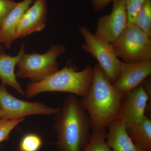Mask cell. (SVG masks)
<instances>
[{
    "instance_id": "17",
    "label": "cell",
    "mask_w": 151,
    "mask_h": 151,
    "mask_svg": "<svg viewBox=\"0 0 151 151\" xmlns=\"http://www.w3.org/2000/svg\"><path fill=\"white\" fill-rule=\"evenodd\" d=\"M135 24L151 37V0H146L135 21Z\"/></svg>"
},
{
    "instance_id": "14",
    "label": "cell",
    "mask_w": 151,
    "mask_h": 151,
    "mask_svg": "<svg viewBox=\"0 0 151 151\" xmlns=\"http://www.w3.org/2000/svg\"><path fill=\"white\" fill-rule=\"evenodd\" d=\"M106 142L113 151H141L132 142L119 119L107 127Z\"/></svg>"
},
{
    "instance_id": "2",
    "label": "cell",
    "mask_w": 151,
    "mask_h": 151,
    "mask_svg": "<svg viewBox=\"0 0 151 151\" xmlns=\"http://www.w3.org/2000/svg\"><path fill=\"white\" fill-rule=\"evenodd\" d=\"M55 146L58 151H83L91 135L92 125L88 113L75 95L66 97L55 115Z\"/></svg>"
},
{
    "instance_id": "15",
    "label": "cell",
    "mask_w": 151,
    "mask_h": 151,
    "mask_svg": "<svg viewBox=\"0 0 151 151\" xmlns=\"http://www.w3.org/2000/svg\"><path fill=\"white\" fill-rule=\"evenodd\" d=\"M126 130L132 142L141 151H151V120L147 115Z\"/></svg>"
},
{
    "instance_id": "8",
    "label": "cell",
    "mask_w": 151,
    "mask_h": 151,
    "mask_svg": "<svg viewBox=\"0 0 151 151\" xmlns=\"http://www.w3.org/2000/svg\"><path fill=\"white\" fill-rule=\"evenodd\" d=\"M113 2L111 13L99 19L94 34L111 44L117 40L128 25L124 0H114Z\"/></svg>"
},
{
    "instance_id": "4",
    "label": "cell",
    "mask_w": 151,
    "mask_h": 151,
    "mask_svg": "<svg viewBox=\"0 0 151 151\" xmlns=\"http://www.w3.org/2000/svg\"><path fill=\"white\" fill-rule=\"evenodd\" d=\"M65 50L63 45L57 44L52 45L43 54L25 53L17 65V78H28L32 83L43 80L59 70L57 59Z\"/></svg>"
},
{
    "instance_id": "20",
    "label": "cell",
    "mask_w": 151,
    "mask_h": 151,
    "mask_svg": "<svg viewBox=\"0 0 151 151\" xmlns=\"http://www.w3.org/2000/svg\"><path fill=\"white\" fill-rule=\"evenodd\" d=\"M146 0H124L128 17V25L135 24L137 15Z\"/></svg>"
},
{
    "instance_id": "11",
    "label": "cell",
    "mask_w": 151,
    "mask_h": 151,
    "mask_svg": "<svg viewBox=\"0 0 151 151\" xmlns=\"http://www.w3.org/2000/svg\"><path fill=\"white\" fill-rule=\"evenodd\" d=\"M47 12L46 0H35L20 19L16 31L15 40L43 30L46 26Z\"/></svg>"
},
{
    "instance_id": "1",
    "label": "cell",
    "mask_w": 151,
    "mask_h": 151,
    "mask_svg": "<svg viewBox=\"0 0 151 151\" xmlns=\"http://www.w3.org/2000/svg\"><path fill=\"white\" fill-rule=\"evenodd\" d=\"M125 94L114 87L98 64L94 65L90 88L80 100L90 118L92 131L107 129L119 119Z\"/></svg>"
},
{
    "instance_id": "6",
    "label": "cell",
    "mask_w": 151,
    "mask_h": 151,
    "mask_svg": "<svg viewBox=\"0 0 151 151\" xmlns=\"http://www.w3.org/2000/svg\"><path fill=\"white\" fill-rule=\"evenodd\" d=\"M79 31L84 41L81 48L97 60L109 81L114 84L119 78L122 61L116 56L112 44L93 34L84 26Z\"/></svg>"
},
{
    "instance_id": "3",
    "label": "cell",
    "mask_w": 151,
    "mask_h": 151,
    "mask_svg": "<svg viewBox=\"0 0 151 151\" xmlns=\"http://www.w3.org/2000/svg\"><path fill=\"white\" fill-rule=\"evenodd\" d=\"M93 67L86 65L78 71L75 64L68 61L60 70L50 75L39 82L28 83L24 95L32 98L46 92H67L81 98L88 92L92 83Z\"/></svg>"
},
{
    "instance_id": "10",
    "label": "cell",
    "mask_w": 151,
    "mask_h": 151,
    "mask_svg": "<svg viewBox=\"0 0 151 151\" xmlns=\"http://www.w3.org/2000/svg\"><path fill=\"white\" fill-rule=\"evenodd\" d=\"M151 74V61L126 63L122 62L120 74L113 86L126 93L136 89Z\"/></svg>"
},
{
    "instance_id": "21",
    "label": "cell",
    "mask_w": 151,
    "mask_h": 151,
    "mask_svg": "<svg viewBox=\"0 0 151 151\" xmlns=\"http://www.w3.org/2000/svg\"><path fill=\"white\" fill-rule=\"evenodd\" d=\"M17 4L13 0H0V24Z\"/></svg>"
},
{
    "instance_id": "16",
    "label": "cell",
    "mask_w": 151,
    "mask_h": 151,
    "mask_svg": "<svg viewBox=\"0 0 151 151\" xmlns=\"http://www.w3.org/2000/svg\"><path fill=\"white\" fill-rule=\"evenodd\" d=\"M107 129L92 131L87 145L83 151H111L106 142Z\"/></svg>"
},
{
    "instance_id": "13",
    "label": "cell",
    "mask_w": 151,
    "mask_h": 151,
    "mask_svg": "<svg viewBox=\"0 0 151 151\" xmlns=\"http://www.w3.org/2000/svg\"><path fill=\"white\" fill-rule=\"evenodd\" d=\"M33 2V0H23L17 3L0 24V44L6 48L12 47L19 22Z\"/></svg>"
},
{
    "instance_id": "22",
    "label": "cell",
    "mask_w": 151,
    "mask_h": 151,
    "mask_svg": "<svg viewBox=\"0 0 151 151\" xmlns=\"http://www.w3.org/2000/svg\"><path fill=\"white\" fill-rule=\"evenodd\" d=\"M113 1L114 0H92V4L95 11L99 12L104 9Z\"/></svg>"
},
{
    "instance_id": "7",
    "label": "cell",
    "mask_w": 151,
    "mask_h": 151,
    "mask_svg": "<svg viewBox=\"0 0 151 151\" xmlns=\"http://www.w3.org/2000/svg\"><path fill=\"white\" fill-rule=\"evenodd\" d=\"M6 85H0V108L9 119L24 118L35 115H55L60 108H52L40 102H30L18 99L10 93Z\"/></svg>"
},
{
    "instance_id": "12",
    "label": "cell",
    "mask_w": 151,
    "mask_h": 151,
    "mask_svg": "<svg viewBox=\"0 0 151 151\" xmlns=\"http://www.w3.org/2000/svg\"><path fill=\"white\" fill-rule=\"evenodd\" d=\"M25 45L22 44L18 53L12 56L6 53L5 47L0 44V80L2 84L11 86L22 95L25 91L17 81L15 69L25 53Z\"/></svg>"
},
{
    "instance_id": "18",
    "label": "cell",
    "mask_w": 151,
    "mask_h": 151,
    "mask_svg": "<svg viewBox=\"0 0 151 151\" xmlns=\"http://www.w3.org/2000/svg\"><path fill=\"white\" fill-rule=\"evenodd\" d=\"M43 145L41 137L34 133L25 134L22 137L19 145V151H39Z\"/></svg>"
},
{
    "instance_id": "5",
    "label": "cell",
    "mask_w": 151,
    "mask_h": 151,
    "mask_svg": "<svg viewBox=\"0 0 151 151\" xmlns=\"http://www.w3.org/2000/svg\"><path fill=\"white\" fill-rule=\"evenodd\" d=\"M117 57L126 63L151 61V39L136 24L127 25L111 44Z\"/></svg>"
},
{
    "instance_id": "23",
    "label": "cell",
    "mask_w": 151,
    "mask_h": 151,
    "mask_svg": "<svg viewBox=\"0 0 151 151\" xmlns=\"http://www.w3.org/2000/svg\"><path fill=\"white\" fill-rule=\"evenodd\" d=\"M0 119H9L6 113L0 108Z\"/></svg>"
},
{
    "instance_id": "9",
    "label": "cell",
    "mask_w": 151,
    "mask_h": 151,
    "mask_svg": "<svg viewBox=\"0 0 151 151\" xmlns=\"http://www.w3.org/2000/svg\"><path fill=\"white\" fill-rule=\"evenodd\" d=\"M150 98L142 83L125 93L118 119L126 129L137 124L146 115Z\"/></svg>"
},
{
    "instance_id": "19",
    "label": "cell",
    "mask_w": 151,
    "mask_h": 151,
    "mask_svg": "<svg viewBox=\"0 0 151 151\" xmlns=\"http://www.w3.org/2000/svg\"><path fill=\"white\" fill-rule=\"evenodd\" d=\"M24 120V118L0 119V143L8 140L13 130Z\"/></svg>"
}]
</instances>
